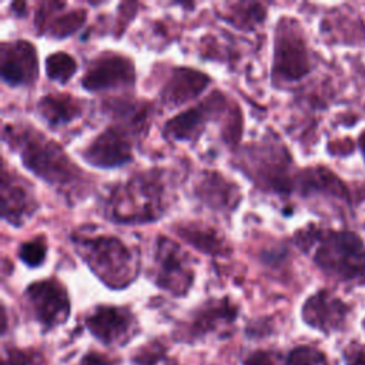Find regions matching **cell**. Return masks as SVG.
<instances>
[{
	"instance_id": "1",
	"label": "cell",
	"mask_w": 365,
	"mask_h": 365,
	"mask_svg": "<svg viewBox=\"0 0 365 365\" xmlns=\"http://www.w3.org/2000/svg\"><path fill=\"white\" fill-rule=\"evenodd\" d=\"M4 138L20 154L23 164L48 184L66 188L77 184L80 173L53 140L29 127H6Z\"/></svg>"
},
{
	"instance_id": "2",
	"label": "cell",
	"mask_w": 365,
	"mask_h": 365,
	"mask_svg": "<svg viewBox=\"0 0 365 365\" xmlns=\"http://www.w3.org/2000/svg\"><path fill=\"white\" fill-rule=\"evenodd\" d=\"M164 208V187L155 173L134 175L117 185L107 202L110 218L118 222L154 221Z\"/></svg>"
},
{
	"instance_id": "3",
	"label": "cell",
	"mask_w": 365,
	"mask_h": 365,
	"mask_svg": "<svg viewBox=\"0 0 365 365\" xmlns=\"http://www.w3.org/2000/svg\"><path fill=\"white\" fill-rule=\"evenodd\" d=\"M78 254L91 271L111 288L127 287L137 275L138 264L128 247L115 237L76 240Z\"/></svg>"
},
{
	"instance_id": "4",
	"label": "cell",
	"mask_w": 365,
	"mask_h": 365,
	"mask_svg": "<svg viewBox=\"0 0 365 365\" xmlns=\"http://www.w3.org/2000/svg\"><path fill=\"white\" fill-rule=\"evenodd\" d=\"M314 259L327 274L365 282V247L352 232H329L321 240Z\"/></svg>"
},
{
	"instance_id": "5",
	"label": "cell",
	"mask_w": 365,
	"mask_h": 365,
	"mask_svg": "<svg viewBox=\"0 0 365 365\" xmlns=\"http://www.w3.org/2000/svg\"><path fill=\"white\" fill-rule=\"evenodd\" d=\"M242 168L248 175L264 188L274 191H288V164L287 151L272 143L248 145L241 155Z\"/></svg>"
},
{
	"instance_id": "6",
	"label": "cell",
	"mask_w": 365,
	"mask_h": 365,
	"mask_svg": "<svg viewBox=\"0 0 365 365\" xmlns=\"http://www.w3.org/2000/svg\"><path fill=\"white\" fill-rule=\"evenodd\" d=\"M274 76L279 80H298L309 71L307 46L295 21L281 20L274 46Z\"/></svg>"
},
{
	"instance_id": "7",
	"label": "cell",
	"mask_w": 365,
	"mask_h": 365,
	"mask_svg": "<svg viewBox=\"0 0 365 365\" xmlns=\"http://www.w3.org/2000/svg\"><path fill=\"white\" fill-rule=\"evenodd\" d=\"M155 284L174 294L184 295L192 282V271L182 250L168 238H158L155 248Z\"/></svg>"
},
{
	"instance_id": "8",
	"label": "cell",
	"mask_w": 365,
	"mask_h": 365,
	"mask_svg": "<svg viewBox=\"0 0 365 365\" xmlns=\"http://www.w3.org/2000/svg\"><path fill=\"white\" fill-rule=\"evenodd\" d=\"M26 299L34 318L46 329L63 324L70 315L67 291L54 279H43L30 284L26 289Z\"/></svg>"
},
{
	"instance_id": "9",
	"label": "cell",
	"mask_w": 365,
	"mask_h": 365,
	"mask_svg": "<svg viewBox=\"0 0 365 365\" xmlns=\"http://www.w3.org/2000/svg\"><path fill=\"white\" fill-rule=\"evenodd\" d=\"M135 78L133 63L120 54H103L87 67L81 84L90 91L133 86Z\"/></svg>"
},
{
	"instance_id": "10",
	"label": "cell",
	"mask_w": 365,
	"mask_h": 365,
	"mask_svg": "<svg viewBox=\"0 0 365 365\" xmlns=\"http://www.w3.org/2000/svg\"><path fill=\"white\" fill-rule=\"evenodd\" d=\"M0 71L3 81L10 86L33 84L38 76L34 46L26 40L3 43L0 48Z\"/></svg>"
},
{
	"instance_id": "11",
	"label": "cell",
	"mask_w": 365,
	"mask_h": 365,
	"mask_svg": "<svg viewBox=\"0 0 365 365\" xmlns=\"http://www.w3.org/2000/svg\"><path fill=\"white\" fill-rule=\"evenodd\" d=\"M87 163L98 168H113L131 160V137L123 125H110L84 150Z\"/></svg>"
},
{
	"instance_id": "12",
	"label": "cell",
	"mask_w": 365,
	"mask_h": 365,
	"mask_svg": "<svg viewBox=\"0 0 365 365\" xmlns=\"http://www.w3.org/2000/svg\"><path fill=\"white\" fill-rule=\"evenodd\" d=\"M88 331L106 345H123L135 331V319L127 308L97 307L86 318Z\"/></svg>"
},
{
	"instance_id": "13",
	"label": "cell",
	"mask_w": 365,
	"mask_h": 365,
	"mask_svg": "<svg viewBox=\"0 0 365 365\" xmlns=\"http://www.w3.org/2000/svg\"><path fill=\"white\" fill-rule=\"evenodd\" d=\"M37 202L24 181L3 170L1 174V217L10 224L20 225L36 210Z\"/></svg>"
},
{
	"instance_id": "14",
	"label": "cell",
	"mask_w": 365,
	"mask_h": 365,
	"mask_svg": "<svg viewBox=\"0 0 365 365\" xmlns=\"http://www.w3.org/2000/svg\"><path fill=\"white\" fill-rule=\"evenodd\" d=\"M237 317V309L227 299L212 301L200 308L192 319L187 324L184 331H181L180 339L195 341L217 331L221 327H227L234 322Z\"/></svg>"
},
{
	"instance_id": "15",
	"label": "cell",
	"mask_w": 365,
	"mask_h": 365,
	"mask_svg": "<svg viewBox=\"0 0 365 365\" xmlns=\"http://www.w3.org/2000/svg\"><path fill=\"white\" fill-rule=\"evenodd\" d=\"M346 305L327 291H319L307 299L302 308V317L307 324L324 332L341 327L346 315Z\"/></svg>"
},
{
	"instance_id": "16",
	"label": "cell",
	"mask_w": 365,
	"mask_h": 365,
	"mask_svg": "<svg viewBox=\"0 0 365 365\" xmlns=\"http://www.w3.org/2000/svg\"><path fill=\"white\" fill-rule=\"evenodd\" d=\"M208 77L192 68H175L163 88V101L171 107L181 106L198 94L208 86Z\"/></svg>"
},
{
	"instance_id": "17",
	"label": "cell",
	"mask_w": 365,
	"mask_h": 365,
	"mask_svg": "<svg viewBox=\"0 0 365 365\" xmlns=\"http://www.w3.org/2000/svg\"><path fill=\"white\" fill-rule=\"evenodd\" d=\"M220 96L214 94L207 101H202L197 107H191L180 115L167 121L164 133L174 140H192L202 128V125L211 118L212 110L220 103Z\"/></svg>"
},
{
	"instance_id": "18",
	"label": "cell",
	"mask_w": 365,
	"mask_h": 365,
	"mask_svg": "<svg viewBox=\"0 0 365 365\" xmlns=\"http://www.w3.org/2000/svg\"><path fill=\"white\" fill-rule=\"evenodd\" d=\"M197 195L211 208L230 210L240 200L238 188L217 173H207L195 188Z\"/></svg>"
},
{
	"instance_id": "19",
	"label": "cell",
	"mask_w": 365,
	"mask_h": 365,
	"mask_svg": "<svg viewBox=\"0 0 365 365\" xmlns=\"http://www.w3.org/2000/svg\"><path fill=\"white\" fill-rule=\"evenodd\" d=\"M37 110L43 120L50 125H63L71 123L81 113L80 101L66 94L44 96L38 101Z\"/></svg>"
},
{
	"instance_id": "20",
	"label": "cell",
	"mask_w": 365,
	"mask_h": 365,
	"mask_svg": "<svg viewBox=\"0 0 365 365\" xmlns=\"http://www.w3.org/2000/svg\"><path fill=\"white\" fill-rule=\"evenodd\" d=\"M177 232L187 242L201 250L202 252L221 254L228 250L224 238L211 227L190 224V225H181L180 228H177Z\"/></svg>"
},
{
	"instance_id": "21",
	"label": "cell",
	"mask_w": 365,
	"mask_h": 365,
	"mask_svg": "<svg viewBox=\"0 0 365 365\" xmlns=\"http://www.w3.org/2000/svg\"><path fill=\"white\" fill-rule=\"evenodd\" d=\"M77 71L76 60L63 51L53 53L46 60V73L47 77L53 81H58L61 84L67 83Z\"/></svg>"
},
{
	"instance_id": "22",
	"label": "cell",
	"mask_w": 365,
	"mask_h": 365,
	"mask_svg": "<svg viewBox=\"0 0 365 365\" xmlns=\"http://www.w3.org/2000/svg\"><path fill=\"white\" fill-rule=\"evenodd\" d=\"M86 13L84 10H73L70 13L61 14L60 17L54 19L48 26L47 31L54 37H66L74 33L84 21Z\"/></svg>"
},
{
	"instance_id": "23",
	"label": "cell",
	"mask_w": 365,
	"mask_h": 365,
	"mask_svg": "<svg viewBox=\"0 0 365 365\" xmlns=\"http://www.w3.org/2000/svg\"><path fill=\"white\" fill-rule=\"evenodd\" d=\"M232 6L235 9H231L230 14L234 24H237L238 27L247 29L250 27V23H258L264 19L265 10L258 3H237Z\"/></svg>"
},
{
	"instance_id": "24",
	"label": "cell",
	"mask_w": 365,
	"mask_h": 365,
	"mask_svg": "<svg viewBox=\"0 0 365 365\" xmlns=\"http://www.w3.org/2000/svg\"><path fill=\"white\" fill-rule=\"evenodd\" d=\"M287 365H327L325 355L312 346H297L287 356Z\"/></svg>"
},
{
	"instance_id": "25",
	"label": "cell",
	"mask_w": 365,
	"mask_h": 365,
	"mask_svg": "<svg viewBox=\"0 0 365 365\" xmlns=\"http://www.w3.org/2000/svg\"><path fill=\"white\" fill-rule=\"evenodd\" d=\"M20 259L29 267H38L46 258V242L40 238L23 242L19 250Z\"/></svg>"
},
{
	"instance_id": "26",
	"label": "cell",
	"mask_w": 365,
	"mask_h": 365,
	"mask_svg": "<svg viewBox=\"0 0 365 365\" xmlns=\"http://www.w3.org/2000/svg\"><path fill=\"white\" fill-rule=\"evenodd\" d=\"M1 365H43V358L33 351H20V349H7Z\"/></svg>"
},
{
	"instance_id": "27",
	"label": "cell",
	"mask_w": 365,
	"mask_h": 365,
	"mask_svg": "<svg viewBox=\"0 0 365 365\" xmlns=\"http://www.w3.org/2000/svg\"><path fill=\"white\" fill-rule=\"evenodd\" d=\"M345 356L348 365H365V346H351Z\"/></svg>"
},
{
	"instance_id": "28",
	"label": "cell",
	"mask_w": 365,
	"mask_h": 365,
	"mask_svg": "<svg viewBox=\"0 0 365 365\" xmlns=\"http://www.w3.org/2000/svg\"><path fill=\"white\" fill-rule=\"evenodd\" d=\"M78 365H114V362L97 352H90L86 356H83V359L78 362Z\"/></svg>"
},
{
	"instance_id": "29",
	"label": "cell",
	"mask_w": 365,
	"mask_h": 365,
	"mask_svg": "<svg viewBox=\"0 0 365 365\" xmlns=\"http://www.w3.org/2000/svg\"><path fill=\"white\" fill-rule=\"evenodd\" d=\"M244 365H274V362L267 352H255L251 356H248Z\"/></svg>"
},
{
	"instance_id": "30",
	"label": "cell",
	"mask_w": 365,
	"mask_h": 365,
	"mask_svg": "<svg viewBox=\"0 0 365 365\" xmlns=\"http://www.w3.org/2000/svg\"><path fill=\"white\" fill-rule=\"evenodd\" d=\"M361 144H362V151H364V154H365V134H364L362 138H361Z\"/></svg>"
}]
</instances>
